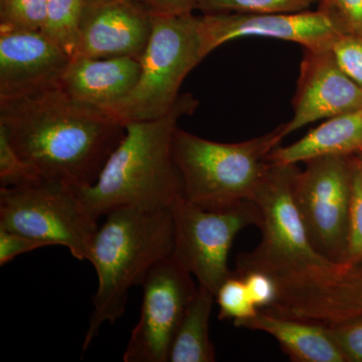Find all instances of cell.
<instances>
[{
	"mask_svg": "<svg viewBox=\"0 0 362 362\" xmlns=\"http://www.w3.org/2000/svg\"><path fill=\"white\" fill-rule=\"evenodd\" d=\"M238 277L244 280L252 302L259 310L268 308L277 300L279 294L277 283L267 274L262 272H250Z\"/></svg>",
	"mask_w": 362,
	"mask_h": 362,
	"instance_id": "obj_29",
	"label": "cell"
},
{
	"mask_svg": "<svg viewBox=\"0 0 362 362\" xmlns=\"http://www.w3.org/2000/svg\"><path fill=\"white\" fill-rule=\"evenodd\" d=\"M264 311L323 326L361 316L362 259L342 264L321 280L281 288Z\"/></svg>",
	"mask_w": 362,
	"mask_h": 362,
	"instance_id": "obj_15",
	"label": "cell"
},
{
	"mask_svg": "<svg viewBox=\"0 0 362 362\" xmlns=\"http://www.w3.org/2000/svg\"><path fill=\"white\" fill-rule=\"evenodd\" d=\"M199 101L180 95L161 118L125 124L126 132L94 185L76 187L99 220L123 207L144 211L170 209L183 197L182 181L173 156V140L181 117L192 115Z\"/></svg>",
	"mask_w": 362,
	"mask_h": 362,
	"instance_id": "obj_2",
	"label": "cell"
},
{
	"mask_svg": "<svg viewBox=\"0 0 362 362\" xmlns=\"http://www.w3.org/2000/svg\"><path fill=\"white\" fill-rule=\"evenodd\" d=\"M71 59L42 30L0 26V101L59 88Z\"/></svg>",
	"mask_w": 362,
	"mask_h": 362,
	"instance_id": "obj_12",
	"label": "cell"
},
{
	"mask_svg": "<svg viewBox=\"0 0 362 362\" xmlns=\"http://www.w3.org/2000/svg\"><path fill=\"white\" fill-rule=\"evenodd\" d=\"M361 259H362V173L354 160L346 256L343 264H351Z\"/></svg>",
	"mask_w": 362,
	"mask_h": 362,
	"instance_id": "obj_25",
	"label": "cell"
},
{
	"mask_svg": "<svg viewBox=\"0 0 362 362\" xmlns=\"http://www.w3.org/2000/svg\"><path fill=\"white\" fill-rule=\"evenodd\" d=\"M304 163L293 187L298 211L312 247L341 265L346 256L354 156H320Z\"/></svg>",
	"mask_w": 362,
	"mask_h": 362,
	"instance_id": "obj_9",
	"label": "cell"
},
{
	"mask_svg": "<svg viewBox=\"0 0 362 362\" xmlns=\"http://www.w3.org/2000/svg\"><path fill=\"white\" fill-rule=\"evenodd\" d=\"M199 35L204 59L220 45L240 37H270L317 49L332 47L341 35L318 9L294 13L202 14Z\"/></svg>",
	"mask_w": 362,
	"mask_h": 362,
	"instance_id": "obj_11",
	"label": "cell"
},
{
	"mask_svg": "<svg viewBox=\"0 0 362 362\" xmlns=\"http://www.w3.org/2000/svg\"><path fill=\"white\" fill-rule=\"evenodd\" d=\"M204 59L199 16L153 14L137 83L103 109L124 124L161 118L175 107L183 81Z\"/></svg>",
	"mask_w": 362,
	"mask_h": 362,
	"instance_id": "obj_6",
	"label": "cell"
},
{
	"mask_svg": "<svg viewBox=\"0 0 362 362\" xmlns=\"http://www.w3.org/2000/svg\"><path fill=\"white\" fill-rule=\"evenodd\" d=\"M214 301L216 295L199 286L176 329L168 362L216 361V352L209 338V317Z\"/></svg>",
	"mask_w": 362,
	"mask_h": 362,
	"instance_id": "obj_19",
	"label": "cell"
},
{
	"mask_svg": "<svg viewBox=\"0 0 362 362\" xmlns=\"http://www.w3.org/2000/svg\"><path fill=\"white\" fill-rule=\"evenodd\" d=\"M140 75V61L131 57L94 59L75 56L59 88L71 99L105 108L127 95Z\"/></svg>",
	"mask_w": 362,
	"mask_h": 362,
	"instance_id": "obj_16",
	"label": "cell"
},
{
	"mask_svg": "<svg viewBox=\"0 0 362 362\" xmlns=\"http://www.w3.org/2000/svg\"><path fill=\"white\" fill-rule=\"evenodd\" d=\"M152 23L153 13L138 0H87L75 56L139 59Z\"/></svg>",
	"mask_w": 362,
	"mask_h": 362,
	"instance_id": "obj_14",
	"label": "cell"
},
{
	"mask_svg": "<svg viewBox=\"0 0 362 362\" xmlns=\"http://www.w3.org/2000/svg\"><path fill=\"white\" fill-rule=\"evenodd\" d=\"M76 187L57 181L0 188V228L63 246L89 261L99 226Z\"/></svg>",
	"mask_w": 362,
	"mask_h": 362,
	"instance_id": "obj_7",
	"label": "cell"
},
{
	"mask_svg": "<svg viewBox=\"0 0 362 362\" xmlns=\"http://www.w3.org/2000/svg\"><path fill=\"white\" fill-rule=\"evenodd\" d=\"M326 328L346 362H362V315Z\"/></svg>",
	"mask_w": 362,
	"mask_h": 362,
	"instance_id": "obj_27",
	"label": "cell"
},
{
	"mask_svg": "<svg viewBox=\"0 0 362 362\" xmlns=\"http://www.w3.org/2000/svg\"><path fill=\"white\" fill-rule=\"evenodd\" d=\"M153 14L183 16L197 9V0H138Z\"/></svg>",
	"mask_w": 362,
	"mask_h": 362,
	"instance_id": "obj_31",
	"label": "cell"
},
{
	"mask_svg": "<svg viewBox=\"0 0 362 362\" xmlns=\"http://www.w3.org/2000/svg\"><path fill=\"white\" fill-rule=\"evenodd\" d=\"M284 127L240 143L209 141L177 128L173 156L183 197L207 209L252 201L268 168L267 156L286 137Z\"/></svg>",
	"mask_w": 362,
	"mask_h": 362,
	"instance_id": "obj_5",
	"label": "cell"
},
{
	"mask_svg": "<svg viewBox=\"0 0 362 362\" xmlns=\"http://www.w3.org/2000/svg\"><path fill=\"white\" fill-rule=\"evenodd\" d=\"M318 11L340 35H362V0H320Z\"/></svg>",
	"mask_w": 362,
	"mask_h": 362,
	"instance_id": "obj_26",
	"label": "cell"
},
{
	"mask_svg": "<svg viewBox=\"0 0 362 362\" xmlns=\"http://www.w3.org/2000/svg\"><path fill=\"white\" fill-rule=\"evenodd\" d=\"M173 258L197 278L199 286L216 295L232 275L228 259L238 233L259 226L261 211L252 201L207 209L180 197L170 207Z\"/></svg>",
	"mask_w": 362,
	"mask_h": 362,
	"instance_id": "obj_8",
	"label": "cell"
},
{
	"mask_svg": "<svg viewBox=\"0 0 362 362\" xmlns=\"http://www.w3.org/2000/svg\"><path fill=\"white\" fill-rule=\"evenodd\" d=\"M42 247H49V245L23 233L11 232L0 228V266L6 265L20 255Z\"/></svg>",
	"mask_w": 362,
	"mask_h": 362,
	"instance_id": "obj_30",
	"label": "cell"
},
{
	"mask_svg": "<svg viewBox=\"0 0 362 362\" xmlns=\"http://www.w3.org/2000/svg\"><path fill=\"white\" fill-rule=\"evenodd\" d=\"M0 125L18 156L42 180L74 187L96 182L125 135V124L59 88L0 101Z\"/></svg>",
	"mask_w": 362,
	"mask_h": 362,
	"instance_id": "obj_1",
	"label": "cell"
},
{
	"mask_svg": "<svg viewBox=\"0 0 362 362\" xmlns=\"http://www.w3.org/2000/svg\"><path fill=\"white\" fill-rule=\"evenodd\" d=\"M299 170L297 164L269 162L252 197L261 211L262 240L254 251L238 257L235 275L262 272L280 289L321 280L339 266L316 252L308 239L293 194Z\"/></svg>",
	"mask_w": 362,
	"mask_h": 362,
	"instance_id": "obj_4",
	"label": "cell"
},
{
	"mask_svg": "<svg viewBox=\"0 0 362 362\" xmlns=\"http://www.w3.org/2000/svg\"><path fill=\"white\" fill-rule=\"evenodd\" d=\"M106 216L90 250L89 262L97 272L98 289L83 343L84 354L105 322L114 324L123 315L131 288L142 285L149 271L173 252L170 209L123 207Z\"/></svg>",
	"mask_w": 362,
	"mask_h": 362,
	"instance_id": "obj_3",
	"label": "cell"
},
{
	"mask_svg": "<svg viewBox=\"0 0 362 362\" xmlns=\"http://www.w3.org/2000/svg\"><path fill=\"white\" fill-rule=\"evenodd\" d=\"M139 320L124 352L125 362H168L183 314L199 285L173 258L157 263L143 281Z\"/></svg>",
	"mask_w": 362,
	"mask_h": 362,
	"instance_id": "obj_10",
	"label": "cell"
},
{
	"mask_svg": "<svg viewBox=\"0 0 362 362\" xmlns=\"http://www.w3.org/2000/svg\"><path fill=\"white\" fill-rule=\"evenodd\" d=\"M320 0H197V9L209 13H294L309 11Z\"/></svg>",
	"mask_w": 362,
	"mask_h": 362,
	"instance_id": "obj_21",
	"label": "cell"
},
{
	"mask_svg": "<svg viewBox=\"0 0 362 362\" xmlns=\"http://www.w3.org/2000/svg\"><path fill=\"white\" fill-rule=\"evenodd\" d=\"M362 152V108L327 119L289 146L273 150L267 161L297 164L326 156H354Z\"/></svg>",
	"mask_w": 362,
	"mask_h": 362,
	"instance_id": "obj_18",
	"label": "cell"
},
{
	"mask_svg": "<svg viewBox=\"0 0 362 362\" xmlns=\"http://www.w3.org/2000/svg\"><path fill=\"white\" fill-rule=\"evenodd\" d=\"M331 49L340 68L362 89V35H340Z\"/></svg>",
	"mask_w": 362,
	"mask_h": 362,
	"instance_id": "obj_28",
	"label": "cell"
},
{
	"mask_svg": "<svg viewBox=\"0 0 362 362\" xmlns=\"http://www.w3.org/2000/svg\"><path fill=\"white\" fill-rule=\"evenodd\" d=\"M354 160H356L357 166L361 169L362 173V152L361 153L356 154V156H354Z\"/></svg>",
	"mask_w": 362,
	"mask_h": 362,
	"instance_id": "obj_32",
	"label": "cell"
},
{
	"mask_svg": "<svg viewBox=\"0 0 362 362\" xmlns=\"http://www.w3.org/2000/svg\"><path fill=\"white\" fill-rule=\"evenodd\" d=\"M47 9V0H0V26L42 30Z\"/></svg>",
	"mask_w": 362,
	"mask_h": 362,
	"instance_id": "obj_23",
	"label": "cell"
},
{
	"mask_svg": "<svg viewBox=\"0 0 362 362\" xmlns=\"http://www.w3.org/2000/svg\"><path fill=\"white\" fill-rule=\"evenodd\" d=\"M87 0H47L42 32L62 49L75 56Z\"/></svg>",
	"mask_w": 362,
	"mask_h": 362,
	"instance_id": "obj_20",
	"label": "cell"
},
{
	"mask_svg": "<svg viewBox=\"0 0 362 362\" xmlns=\"http://www.w3.org/2000/svg\"><path fill=\"white\" fill-rule=\"evenodd\" d=\"M42 180L26 163L9 141L6 128L0 125V185L1 187H23Z\"/></svg>",
	"mask_w": 362,
	"mask_h": 362,
	"instance_id": "obj_24",
	"label": "cell"
},
{
	"mask_svg": "<svg viewBox=\"0 0 362 362\" xmlns=\"http://www.w3.org/2000/svg\"><path fill=\"white\" fill-rule=\"evenodd\" d=\"M238 328L263 331L275 337L297 362H346L326 326L276 316L259 310L257 315L233 321Z\"/></svg>",
	"mask_w": 362,
	"mask_h": 362,
	"instance_id": "obj_17",
	"label": "cell"
},
{
	"mask_svg": "<svg viewBox=\"0 0 362 362\" xmlns=\"http://www.w3.org/2000/svg\"><path fill=\"white\" fill-rule=\"evenodd\" d=\"M216 301L220 307V320H243L257 315L259 311L252 302L244 280L235 276L233 272L216 293Z\"/></svg>",
	"mask_w": 362,
	"mask_h": 362,
	"instance_id": "obj_22",
	"label": "cell"
},
{
	"mask_svg": "<svg viewBox=\"0 0 362 362\" xmlns=\"http://www.w3.org/2000/svg\"><path fill=\"white\" fill-rule=\"evenodd\" d=\"M362 108V89L338 65L331 47L305 49L288 136L308 124Z\"/></svg>",
	"mask_w": 362,
	"mask_h": 362,
	"instance_id": "obj_13",
	"label": "cell"
}]
</instances>
